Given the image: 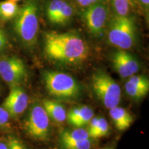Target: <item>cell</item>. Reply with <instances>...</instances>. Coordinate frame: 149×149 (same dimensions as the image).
I'll use <instances>...</instances> for the list:
<instances>
[{"label":"cell","mask_w":149,"mask_h":149,"mask_svg":"<svg viewBox=\"0 0 149 149\" xmlns=\"http://www.w3.org/2000/svg\"><path fill=\"white\" fill-rule=\"evenodd\" d=\"M109 110L110 117L117 130L120 131L125 130L128 129L133 123V117L124 108L117 106Z\"/></svg>","instance_id":"obj_12"},{"label":"cell","mask_w":149,"mask_h":149,"mask_svg":"<svg viewBox=\"0 0 149 149\" xmlns=\"http://www.w3.org/2000/svg\"><path fill=\"white\" fill-rule=\"evenodd\" d=\"M44 51L48 59L64 64H78L89 55L87 42L74 32L45 33Z\"/></svg>","instance_id":"obj_1"},{"label":"cell","mask_w":149,"mask_h":149,"mask_svg":"<svg viewBox=\"0 0 149 149\" xmlns=\"http://www.w3.org/2000/svg\"><path fill=\"white\" fill-rule=\"evenodd\" d=\"M125 91L128 95L135 100H139L143 99L147 95L149 91L135 86L130 84L127 81L125 84Z\"/></svg>","instance_id":"obj_18"},{"label":"cell","mask_w":149,"mask_h":149,"mask_svg":"<svg viewBox=\"0 0 149 149\" xmlns=\"http://www.w3.org/2000/svg\"><path fill=\"white\" fill-rule=\"evenodd\" d=\"M113 68L122 78H128L139 71V61L126 50L118 49L111 56Z\"/></svg>","instance_id":"obj_10"},{"label":"cell","mask_w":149,"mask_h":149,"mask_svg":"<svg viewBox=\"0 0 149 149\" xmlns=\"http://www.w3.org/2000/svg\"><path fill=\"white\" fill-rule=\"evenodd\" d=\"M10 115L3 107H0V128L3 127L8 122Z\"/></svg>","instance_id":"obj_27"},{"label":"cell","mask_w":149,"mask_h":149,"mask_svg":"<svg viewBox=\"0 0 149 149\" xmlns=\"http://www.w3.org/2000/svg\"><path fill=\"white\" fill-rule=\"evenodd\" d=\"M19 6L16 1L6 0L0 1V21L8 22L13 20L18 13Z\"/></svg>","instance_id":"obj_15"},{"label":"cell","mask_w":149,"mask_h":149,"mask_svg":"<svg viewBox=\"0 0 149 149\" xmlns=\"http://www.w3.org/2000/svg\"><path fill=\"white\" fill-rule=\"evenodd\" d=\"M91 86L99 101L107 109H113L120 104L122 91L115 80L103 70H98L93 74Z\"/></svg>","instance_id":"obj_5"},{"label":"cell","mask_w":149,"mask_h":149,"mask_svg":"<svg viewBox=\"0 0 149 149\" xmlns=\"http://www.w3.org/2000/svg\"><path fill=\"white\" fill-rule=\"evenodd\" d=\"M0 77L10 87L20 86L27 77V68L24 61L17 56L1 58Z\"/></svg>","instance_id":"obj_8"},{"label":"cell","mask_w":149,"mask_h":149,"mask_svg":"<svg viewBox=\"0 0 149 149\" xmlns=\"http://www.w3.org/2000/svg\"><path fill=\"white\" fill-rule=\"evenodd\" d=\"M133 0H111V5L115 15L128 16L134 6Z\"/></svg>","instance_id":"obj_16"},{"label":"cell","mask_w":149,"mask_h":149,"mask_svg":"<svg viewBox=\"0 0 149 149\" xmlns=\"http://www.w3.org/2000/svg\"><path fill=\"white\" fill-rule=\"evenodd\" d=\"M127 82L130 84L139 87V88L149 91V80L147 77L144 75H137L133 74L128 77Z\"/></svg>","instance_id":"obj_21"},{"label":"cell","mask_w":149,"mask_h":149,"mask_svg":"<svg viewBox=\"0 0 149 149\" xmlns=\"http://www.w3.org/2000/svg\"><path fill=\"white\" fill-rule=\"evenodd\" d=\"M74 12L73 6L67 0H51L46 9L48 21L58 26L69 23L73 18Z\"/></svg>","instance_id":"obj_9"},{"label":"cell","mask_w":149,"mask_h":149,"mask_svg":"<svg viewBox=\"0 0 149 149\" xmlns=\"http://www.w3.org/2000/svg\"><path fill=\"white\" fill-rule=\"evenodd\" d=\"M43 79L48 93L53 97L72 100L79 97L81 92L78 81L66 72L47 70L43 74Z\"/></svg>","instance_id":"obj_4"},{"label":"cell","mask_w":149,"mask_h":149,"mask_svg":"<svg viewBox=\"0 0 149 149\" xmlns=\"http://www.w3.org/2000/svg\"><path fill=\"white\" fill-rule=\"evenodd\" d=\"M109 124L104 117H99L98 125L92 136V139H98L105 137L109 132Z\"/></svg>","instance_id":"obj_19"},{"label":"cell","mask_w":149,"mask_h":149,"mask_svg":"<svg viewBox=\"0 0 149 149\" xmlns=\"http://www.w3.org/2000/svg\"><path fill=\"white\" fill-rule=\"evenodd\" d=\"M102 1V0H75L76 3L80 7L83 8H88L91 6L95 4L98 3L99 1Z\"/></svg>","instance_id":"obj_28"},{"label":"cell","mask_w":149,"mask_h":149,"mask_svg":"<svg viewBox=\"0 0 149 149\" xmlns=\"http://www.w3.org/2000/svg\"><path fill=\"white\" fill-rule=\"evenodd\" d=\"M107 36L111 45L118 49L129 50L137 41V27L133 17L113 15L108 24Z\"/></svg>","instance_id":"obj_3"},{"label":"cell","mask_w":149,"mask_h":149,"mask_svg":"<svg viewBox=\"0 0 149 149\" xmlns=\"http://www.w3.org/2000/svg\"><path fill=\"white\" fill-rule=\"evenodd\" d=\"M99 117H93L90 122H89L88 125H87L88 126L87 130H88L89 136H90L91 138H92V136L94 134L95 131L97 127Z\"/></svg>","instance_id":"obj_26"},{"label":"cell","mask_w":149,"mask_h":149,"mask_svg":"<svg viewBox=\"0 0 149 149\" xmlns=\"http://www.w3.org/2000/svg\"><path fill=\"white\" fill-rule=\"evenodd\" d=\"M12 1H16V2H17V1H19V0H12Z\"/></svg>","instance_id":"obj_31"},{"label":"cell","mask_w":149,"mask_h":149,"mask_svg":"<svg viewBox=\"0 0 149 149\" xmlns=\"http://www.w3.org/2000/svg\"><path fill=\"white\" fill-rule=\"evenodd\" d=\"M80 111H81V106L73 107L70 110L66 116V120L68 124L74 126L79 118Z\"/></svg>","instance_id":"obj_22"},{"label":"cell","mask_w":149,"mask_h":149,"mask_svg":"<svg viewBox=\"0 0 149 149\" xmlns=\"http://www.w3.org/2000/svg\"><path fill=\"white\" fill-rule=\"evenodd\" d=\"M9 149H27L25 145L19 139L13 136H11L7 141Z\"/></svg>","instance_id":"obj_24"},{"label":"cell","mask_w":149,"mask_h":149,"mask_svg":"<svg viewBox=\"0 0 149 149\" xmlns=\"http://www.w3.org/2000/svg\"><path fill=\"white\" fill-rule=\"evenodd\" d=\"M88 138H91L88 130L84 128L66 130L63 131L60 135L61 146Z\"/></svg>","instance_id":"obj_14"},{"label":"cell","mask_w":149,"mask_h":149,"mask_svg":"<svg viewBox=\"0 0 149 149\" xmlns=\"http://www.w3.org/2000/svg\"><path fill=\"white\" fill-rule=\"evenodd\" d=\"M92 138H88L61 145L63 149H91L93 146Z\"/></svg>","instance_id":"obj_20"},{"label":"cell","mask_w":149,"mask_h":149,"mask_svg":"<svg viewBox=\"0 0 149 149\" xmlns=\"http://www.w3.org/2000/svg\"><path fill=\"white\" fill-rule=\"evenodd\" d=\"M101 149H114L113 147H105V148H102Z\"/></svg>","instance_id":"obj_30"},{"label":"cell","mask_w":149,"mask_h":149,"mask_svg":"<svg viewBox=\"0 0 149 149\" xmlns=\"http://www.w3.org/2000/svg\"><path fill=\"white\" fill-rule=\"evenodd\" d=\"M93 117H94V112L93 109L86 105H81L79 118L74 125V127L84 128L88 125L89 122Z\"/></svg>","instance_id":"obj_17"},{"label":"cell","mask_w":149,"mask_h":149,"mask_svg":"<svg viewBox=\"0 0 149 149\" xmlns=\"http://www.w3.org/2000/svg\"><path fill=\"white\" fill-rule=\"evenodd\" d=\"M109 8L106 0L86 8L82 13V19L87 29L95 37H100L107 27Z\"/></svg>","instance_id":"obj_7"},{"label":"cell","mask_w":149,"mask_h":149,"mask_svg":"<svg viewBox=\"0 0 149 149\" xmlns=\"http://www.w3.org/2000/svg\"><path fill=\"white\" fill-rule=\"evenodd\" d=\"M42 106L49 119H51L54 122L61 124L66 120V109L60 102L52 100H44Z\"/></svg>","instance_id":"obj_13"},{"label":"cell","mask_w":149,"mask_h":149,"mask_svg":"<svg viewBox=\"0 0 149 149\" xmlns=\"http://www.w3.org/2000/svg\"><path fill=\"white\" fill-rule=\"evenodd\" d=\"M24 129L28 135L36 140L44 141L50 135V119L42 105L35 104L24 121Z\"/></svg>","instance_id":"obj_6"},{"label":"cell","mask_w":149,"mask_h":149,"mask_svg":"<svg viewBox=\"0 0 149 149\" xmlns=\"http://www.w3.org/2000/svg\"><path fill=\"white\" fill-rule=\"evenodd\" d=\"M134 3L138 6L140 12L146 18L147 21L149 16V0H133Z\"/></svg>","instance_id":"obj_23"},{"label":"cell","mask_w":149,"mask_h":149,"mask_svg":"<svg viewBox=\"0 0 149 149\" xmlns=\"http://www.w3.org/2000/svg\"><path fill=\"white\" fill-rule=\"evenodd\" d=\"M9 42L5 31L0 26V53H2L8 47Z\"/></svg>","instance_id":"obj_25"},{"label":"cell","mask_w":149,"mask_h":149,"mask_svg":"<svg viewBox=\"0 0 149 149\" xmlns=\"http://www.w3.org/2000/svg\"><path fill=\"white\" fill-rule=\"evenodd\" d=\"M29 104V96L20 86L10 87L7 97L5 99L3 107L6 110L10 117H15L26 109Z\"/></svg>","instance_id":"obj_11"},{"label":"cell","mask_w":149,"mask_h":149,"mask_svg":"<svg viewBox=\"0 0 149 149\" xmlns=\"http://www.w3.org/2000/svg\"><path fill=\"white\" fill-rule=\"evenodd\" d=\"M0 149H9L8 142L0 141Z\"/></svg>","instance_id":"obj_29"},{"label":"cell","mask_w":149,"mask_h":149,"mask_svg":"<svg viewBox=\"0 0 149 149\" xmlns=\"http://www.w3.org/2000/svg\"><path fill=\"white\" fill-rule=\"evenodd\" d=\"M37 0H26L13 19V29L26 48L36 44L39 34V6Z\"/></svg>","instance_id":"obj_2"}]
</instances>
